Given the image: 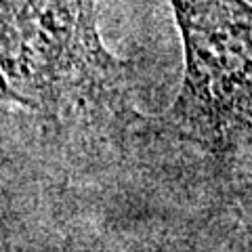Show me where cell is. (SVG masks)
I'll return each mask as SVG.
<instances>
[{
    "label": "cell",
    "instance_id": "2",
    "mask_svg": "<svg viewBox=\"0 0 252 252\" xmlns=\"http://www.w3.org/2000/svg\"><path fill=\"white\" fill-rule=\"evenodd\" d=\"M183 40V80L162 122L212 156L252 160V4L168 0Z\"/></svg>",
    "mask_w": 252,
    "mask_h": 252
},
{
    "label": "cell",
    "instance_id": "1",
    "mask_svg": "<svg viewBox=\"0 0 252 252\" xmlns=\"http://www.w3.org/2000/svg\"><path fill=\"white\" fill-rule=\"evenodd\" d=\"M4 94L55 126L135 118L128 65L105 49L97 0H2Z\"/></svg>",
    "mask_w": 252,
    "mask_h": 252
}]
</instances>
